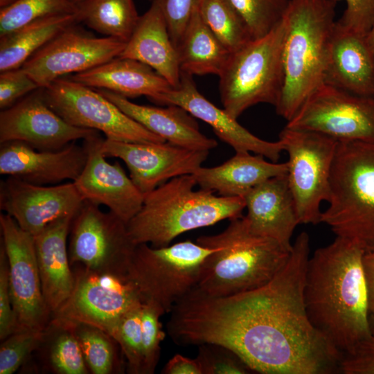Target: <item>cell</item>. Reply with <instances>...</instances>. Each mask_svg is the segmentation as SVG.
I'll return each mask as SVG.
<instances>
[{"mask_svg": "<svg viewBox=\"0 0 374 374\" xmlns=\"http://www.w3.org/2000/svg\"><path fill=\"white\" fill-rule=\"evenodd\" d=\"M310 236L301 232L278 273L256 289L212 296L195 287L171 310L167 330L179 345L221 344L251 371L330 374L343 355L310 321L304 288Z\"/></svg>", "mask_w": 374, "mask_h": 374, "instance_id": "cell-1", "label": "cell"}, {"mask_svg": "<svg viewBox=\"0 0 374 374\" xmlns=\"http://www.w3.org/2000/svg\"><path fill=\"white\" fill-rule=\"evenodd\" d=\"M356 243L336 236L309 258L304 288L308 317L343 356L371 335L362 259Z\"/></svg>", "mask_w": 374, "mask_h": 374, "instance_id": "cell-2", "label": "cell"}, {"mask_svg": "<svg viewBox=\"0 0 374 374\" xmlns=\"http://www.w3.org/2000/svg\"><path fill=\"white\" fill-rule=\"evenodd\" d=\"M338 0H290L283 19L284 82L276 113L289 121L324 83Z\"/></svg>", "mask_w": 374, "mask_h": 374, "instance_id": "cell-3", "label": "cell"}, {"mask_svg": "<svg viewBox=\"0 0 374 374\" xmlns=\"http://www.w3.org/2000/svg\"><path fill=\"white\" fill-rule=\"evenodd\" d=\"M192 174L184 175L144 195L140 210L127 224L133 242L166 247L184 233L242 216L246 206L243 197L196 190Z\"/></svg>", "mask_w": 374, "mask_h": 374, "instance_id": "cell-4", "label": "cell"}, {"mask_svg": "<svg viewBox=\"0 0 374 374\" xmlns=\"http://www.w3.org/2000/svg\"><path fill=\"white\" fill-rule=\"evenodd\" d=\"M196 242L212 248L205 259L197 288L212 296H228L261 287L287 262L291 250L256 235L244 216L230 220L221 233L202 235Z\"/></svg>", "mask_w": 374, "mask_h": 374, "instance_id": "cell-5", "label": "cell"}, {"mask_svg": "<svg viewBox=\"0 0 374 374\" xmlns=\"http://www.w3.org/2000/svg\"><path fill=\"white\" fill-rule=\"evenodd\" d=\"M321 222L364 251L374 248V140L338 141Z\"/></svg>", "mask_w": 374, "mask_h": 374, "instance_id": "cell-6", "label": "cell"}, {"mask_svg": "<svg viewBox=\"0 0 374 374\" xmlns=\"http://www.w3.org/2000/svg\"><path fill=\"white\" fill-rule=\"evenodd\" d=\"M283 20L266 35L231 53L219 75L224 109L237 119L260 103L277 104L284 82Z\"/></svg>", "mask_w": 374, "mask_h": 374, "instance_id": "cell-7", "label": "cell"}, {"mask_svg": "<svg viewBox=\"0 0 374 374\" xmlns=\"http://www.w3.org/2000/svg\"><path fill=\"white\" fill-rule=\"evenodd\" d=\"M213 250L190 240L163 247L136 244L127 276L143 302L153 301L169 313L197 287L203 263Z\"/></svg>", "mask_w": 374, "mask_h": 374, "instance_id": "cell-8", "label": "cell"}, {"mask_svg": "<svg viewBox=\"0 0 374 374\" xmlns=\"http://www.w3.org/2000/svg\"><path fill=\"white\" fill-rule=\"evenodd\" d=\"M288 154L287 179L300 224L321 223L330 198V177L338 141L324 134L285 127L279 134Z\"/></svg>", "mask_w": 374, "mask_h": 374, "instance_id": "cell-9", "label": "cell"}, {"mask_svg": "<svg viewBox=\"0 0 374 374\" xmlns=\"http://www.w3.org/2000/svg\"><path fill=\"white\" fill-rule=\"evenodd\" d=\"M71 266L81 265L99 272L127 276L136 244L127 224L100 206L84 202L73 217L69 235Z\"/></svg>", "mask_w": 374, "mask_h": 374, "instance_id": "cell-10", "label": "cell"}, {"mask_svg": "<svg viewBox=\"0 0 374 374\" xmlns=\"http://www.w3.org/2000/svg\"><path fill=\"white\" fill-rule=\"evenodd\" d=\"M42 89L48 105L71 125L101 132L106 139L113 141H166L125 114L95 88L69 78H60Z\"/></svg>", "mask_w": 374, "mask_h": 374, "instance_id": "cell-11", "label": "cell"}, {"mask_svg": "<svg viewBox=\"0 0 374 374\" xmlns=\"http://www.w3.org/2000/svg\"><path fill=\"white\" fill-rule=\"evenodd\" d=\"M74 266L73 291L51 318L91 325L110 335L127 312L143 303L127 276Z\"/></svg>", "mask_w": 374, "mask_h": 374, "instance_id": "cell-12", "label": "cell"}, {"mask_svg": "<svg viewBox=\"0 0 374 374\" xmlns=\"http://www.w3.org/2000/svg\"><path fill=\"white\" fill-rule=\"evenodd\" d=\"M285 127L316 132L337 141H373L374 98L323 83Z\"/></svg>", "mask_w": 374, "mask_h": 374, "instance_id": "cell-13", "label": "cell"}, {"mask_svg": "<svg viewBox=\"0 0 374 374\" xmlns=\"http://www.w3.org/2000/svg\"><path fill=\"white\" fill-rule=\"evenodd\" d=\"M1 242L8 262L9 286L18 330H44L52 314L42 292L34 236L10 215H0Z\"/></svg>", "mask_w": 374, "mask_h": 374, "instance_id": "cell-14", "label": "cell"}, {"mask_svg": "<svg viewBox=\"0 0 374 374\" xmlns=\"http://www.w3.org/2000/svg\"><path fill=\"white\" fill-rule=\"evenodd\" d=\"M79 24L69 26L21 66L40 88L64 75L84 72L118 57L126 42L111 37H98Z\"/></svg>", "mask_w": 374, "mask_h": 374, "instance_id": "cell-15", "label": "cell"}, {"mask_svg": "<svg viewBox=\"0 0 374 374\" xmlns=\"http://www.w3.org/2000/svg\"><path fill=\"white\" fill-rule=\"evenodd\" d=\"M100 151L105 157L118 158L126 164L130 177L143 195L174 177L193 174L209 154L167 141L134 143L106 138L101 141Z\"/></svg>", "mask_w": 374, "mask_h": 374, "instance_id": "cell-16", "label": "cell"}, {"mask_svg": "<svg viewBox=\"0 0 374 374\" xmlns=\"http://www.w3.org/2000/svg\"><path fill=\"white\" fill-rule=\"evenodd\" d=\"M98 133L66 122L48 105L42 88L0 113V143L18 141L38 150L54 151Z\"/></svg>", "mask_w": 374, "mask_h": 374, "instance_id": "cell-17", "label": "cell"}, {"mask_svg": "<svg viewBox=\"0 0 374 374\" xmlns=\"http://www.w3.org/2000/svg\"><path fill=\"white\" fill-rule=\"evenodd\" d=\"M84 200L73 181L43 186L8 177L0 184V208L35 235L55 220L75 216Z\"/></svg>", "mask_w": 374, "mask_h": 374, "instance_id": "cell-18", "label": "cell"}, {"mask_svg": "<svg viewBox=\"0 0 374 374\" xmlns=\"http://www.w3.org/2000/svg\"><path fill=\"white\" fill-rule=\"evenodd\" d=\"M102 139L98 133L83 140L87 160L73 183L84 200L107 207L127 224L140 210L144 195L119 163L107 161L100 151Z\"/></svg>", "mask_w": 374, "mask_h": 374, "instance_id": "cell-19", "label": "cell"}, {"mask_svg": "<svg viewBox=\"0 0 374 374\" xmlns=\"http://www.w3.org/2000/svg\"><path fill=\"white\" fill-rule=\"evenodd\" d=\"M193 75L181 72L177 87L159 94L152 100L163 105H177L195 118L210 125L222 141L235 152H249L260 154L276 162L284 151L282 142H271L260 139L242 126L224 109H220L208 100L197 89Z\"/></svg>", "mask_w": 374, "mask_h": 374, "instance_id": "cell-20", "label": "cell"}, {"mask_svg": "<svg viewBox=\"0 0 374 374\" xmlns=\"http://www.w3.org/2000/svg\"><path fill=\"white\" fill-rule=\"evenodd\" d=\"M0 144V174L37 185L73 181L87 160L86 148L75 142L54 151L38 150L18 141Z\"/></svg>", "mask_w": 374, "mask_h": 374, "instance_id": "cell-21", "label": "cell"}, {"mask_svg": "<svg viewBox=\"0 0 374 374\" xmlns=\"http://www.w3.org/2000/svg\"><path fill=\"white\" fill-rule=\"evenodd\" d=\"M244 216L253 233L271 238L288 250L299 220L286 175L270 178L250 190L244 197Z\"/></svg>", "mask_w": 374, "mask_h": 374, "instance_id": "cell-22", "label": "cell"}, {"mask_svg": "<svg viewBox=\"0 0 374 374\" xmlns=\"http://www.w3.org/2000/svg\"><path fill=\"white\" fill-rule=\"evenodd\" d=\"M324 84L374 98V57L366 35L348 29L336 21Z\"/></svg>", "mask_w": 374, "mask_h": 374, "instance_id": "cell-23", "label": "cell"}, {"mask_svg": "<svg viewBox=\"0 0 374 374\" xmlns=\"http://www.w3.org/2000/svg\"><path fill=\"white\" fill-rule=\"evenodd\" d=\"M73 217L55 220L33 235L42 292L51 314L69 297L74 286L67 245Z\"/></svg>", "mask_w": 374, "mask_h": 374, "instance_id": "cell-24", "label": "cell"}, {"mask_svg": "<svg viewBox=\"0 0 374 374\" xmlns=\"http://www.w3.org/2000/svg\"><path fill=\"white\" fill-rule=\"evenodd\" d=\"M96 89L130 118L167 142L195 150L210 151L217 145L215 139L200 132L195 118L179 106L141 105L114 92Z\"/></svg>", "mask_w": 374, "mask_h": 374, "instance_id": "cell-25", "label": "cell"}, {"mask_svg": "<svg viewBox=\"0 0 374 374\" xmlns=\"http://www.w3.org/2000/svg\"><path fill=\"white\" fill-rule=\"evenodd\" d=\"M142 62L165 78L172 87L181 79L177 50L166 19L154 4L141 16L118 56Z\"/></svg>", "mask_w": 374, "mask_h": 374, "instance_id": "cell-26", "label": "cell"}, {"mask_svg": "<svg viewBox=\"0 0 374 374\" xmlns=\"http://www.w3.org/2000/svg\"><path fill=\"white\" fill-rule=\"evenodd\" d=\"M260 154L235 152L224 163L212 168L202 166L192 175L200 188L224 197H243L253 187L287 171V162L266 161Z\"/></svg>", "mask_w": 374, "mask_h": 374, "instance_id": "cell-27", "label": "cell"}, {"mask_svg": "<svg viewBox=\"0 0 374 374\" xmlns=\"http://www.w3.org/2000/svg\"><path fill=\"white\" fill-rule=\"evenodd\" d=\"M69 78L128 99L145 96L152 100L159 94L172 87L149 66L135 60L121 57L84 72L75 73Z\"/></svg>", "mask_w": 374, "mask_h": 374, "instance_id": "cell-28", "label": "cell"}, {"mask_svg": "<svg viewBox=\"0 0 374 374\" xmlns=\"http://www.w3.org/2000/svg\"><path fill=\"white\" fill-rule=\"evenodd\" d=\"M181 72L219 76L231 53L202 19L199 8L188 21L177 46Z\"/></svg>", "mask_w": 374, "mask_h": 374, "instance_id": "cell-29", "label": "cell"}, {"mask_svg": "<svg viewBox=\"0 0 374 374\" xmlns=\"http://www.w3.org/2000/svg\"><path fill=\"white\" fill-rule=\"evenodd\" d=\"M74 24H78L75 15H52L0 37V71L21 67L58 33Z\"/></svg>", "mask_w": 374, "mask_h": 374, "instance_id": "cell-30", "label": "cell"}, {"mask_svg": "<svg viewBox=\"0 0 374 374\" xmlns=\"http://www.w3.org/2000/svg\"><path fill=\"white\" fill-rule=\"evenodd\" d=\"M76 6L78 24L125 42L140 17L134 0H84Z\"/></svg>", "mask_w": 374, "mask_h": 374, "instance_id": "cell-31", "label": "cell"}, {"mask_svg": "<svg viewBox=\"0 0 374 374\" xmlns=\"http://www.w3.org/2000/svg\"><path fill=\"white\" fill-rule=\"evenodd\" d=\"M40 347L48 367L58 374H87L89 371L71 321L51 318Z\"/></svg>", "mask_w": 374, "mask_h": 374, "instance_id": "cell-32", "label": "cell"}, {"mask_svg": "<svg viewBox=\"0 0 374 374\" xmlns=\"http://www.w3.org/2000/svg\"><path fill=\"white\" fill-rule=\"evenodd\" d=\"M71 323L91 373L112 374L123 371V361L119 355L121 350L110 335L91 325Z\"/></svg>", "mask_w": 374, "mask_h": 374, "instance_id": "cell-33", "label": "cell"}, {"mask_svg": "<svg viewBox=\"0 0 374 374\" xmlns=\"http://www.w3.org/2000/svg\"><path fill=\"white\" fill-rule=\"evenodd\" d=\"M199 11L205 23L230 53L253 39L245 21L230 0H203Z\"/></svg>", "mask_w": 374, "mask_h": 374, "instance_id": "cell-34", "label": "cell"}, {"mask_svg": "<svg viewBox=\"0 0 374 374\" xmlns=\"http://www.w3.org/2000/svg\"><path fill=\"white\" fill-rule=\"evenodd\" d=\"M77 6L70 0H16L0 9V37L40 18L75 15Z\"/></svg>", "mask_w": 374, "mask_h": 374, "instance_id": "cell-35", "label": "cell"}, {"mask_svg": "<svg viewBox=\"0 0 374 374\" xmlns=\"http://www.w3.org/2000/svg\"><path fill=\"white\" fill-rule=\"evenodd\" d=\"M245 21L252 39L268 34L283 20L290 0H230Z\"/></svg>", "mask_w": 374, "mask_h": 374, "instance_id": "cell-36", "label": "cell"}, {"mask_svg": "<svg viewBox=\"0 0 374 374\" xmlns=\"http://www.w3.org/2000/svg\"><path fill=\"white\" fill-rule=\"evenodd\" d=\"M142 305L127 312L110 333L119 345L126 360L127 371L130 374H142Z\"/></svg>", "mask_w": 374, "mask_h": 374, "instance_id": "cell-37", "label": "cell"}, {"mask_svg": "<svg viewBox=\"0 0 374 374\" xmlns=\"http://www.w3.org/2000/svg\"><path fill=\"white\" fill-rule=\"evenodd\" d=\"M166 314L157 303L148 301L141 308L142 374H153L159 362L161 344L165 338L160 317Z\"/></svg>", "mask_w": 374, "mask_h": 374, "instance_id": "cell-38", "label": "cell"}, {"mask_svg": "<svg viewBox=\"0 0 374 374\" xmlns=\"http://www.w3.org/2000/svg\"><path fill=\"white\" fill-rule=\"evenodd\" d=\"M44 330H19L2 340L0 346V374L16 372L30 354L39 348L44 339Z\"/></svg>", "mask_w": 374, "mask_h": 374, "instance_id": "cell-39", "label": "cell"}, {"mask_svg": "<svg viewBox=\"0 0 374 374\" xmlns=\"http://www.w3.org/2000/svg\"><path fill=\"white\" fill-rule=\"evenodd\" d=\"M202 374H246L251 370L232 350L221 344L204 343L198 345L195 357Z\"/></svg>", "mask_w": 374, "mask_h": 374, "instance_id": "cell-40", "label": "cell"}, {"mask_svg": "<svg viewBox=\"0 0 374 374\" xmlns=\"http://www.w3.org/2000/svg\"><path fill=\"white\" fill-rule=\"evenodd\" d=\"M162 12L176 48L193 11L203 0H150Z\"/></svg>", "mask_w": 374, "mask_h": 374, "instance_id": "cell-41", "label": "cell"}, {"mask_svg": "<svg viewBox=\"0 0 374 374\" xmlns=\"http://www.w3.org/2000/svg\"><path fill=\"white\" fill-rule=\"evenodd\" d=\"M39 88L22 67L1 72V109L12 106L21 98Z\"/></svg>", "mask_w": 374, "mask_h": 374, "instance_id": "cell-42", "label": "cell"}, {"mask_svg": "<svg viewBox=\"0 0 374 374\" xmlns=\"http://www.w3.org/2000/svg\"><path fill=\"white\" fill-rule=\"evenodd\" d=\"M18 330L13 311L10 286L9 269L6 253L3 244L0 247V339H6Z\"/></svg>", "mask_w": 374, "mask_h": 374, "instance_id": "cell-43", "label": "cell"}, {"mask_svg": "<svg viewBox=\"0 0 374 374\" xmlns=\"http://www.w3.org/2000/svg\"><path fill=\"white\" fill-rule=\"evenodd\" d=\"M344 1L346 9L337 22L348 29L366 35L374 20V0Z\"/></svg>", "mask_w": 374, "mask_h": 374, "instance_id": "cell-44", "label": "cell"}, {"mask_svg": "<svg viewBox=\"0 0 374 374\" xmlns=\"http://www.w3.org/2000/svg\"><path fill=\"white\" fill-rule=\"evenodd\" d=\"M339 371L344 374H374V336L361 341L344 355Z\"/></svg>", "mask_w": 374, "mask_h": 374, "instance_id": "cell-45", "label": "cell"}, {"mask_svg": "<svg viewBox=\"0 0 374 374\" xmlns=\"http://www.w3.org/2000/svg\"><path fill=\"white\" fill-rule=\"evenodd\" d=\"M162 374H202L196 358L190 359L180 354L170 358L161 372Z\"/></svg>", "mask_w": 374, "mask_h": 374, "instance_id": "cell-46", "label": "cell"}, {"mask_svg": "<svg viewBox=\"0 0 374 374\" xmlns=\"http://www.w3.org/2000/svg\"><path fill=\"white\" fill-rule=\"evenodd\" d=\"M367 293L368 316H374V254L364 253L362 259Z\"/></svg>", "mask_w": 374, "mask_h": 374, "instance_id": "cell-47", "label": "cell"}, {"mask_svg": "<svg viewBox=\"0 0 374 374\" xmlns=\"http://www.w3.org/2000/svg\"><path fill=\"white\" fill-rule=\"evenodd\" d=\"M366 40L374 57V20L368 33L366 35Z\"/></svg>", "mask_w": 374, "mask_h": 374, "instance_id": "cell-48", "label": "cell"}, {"mask_svg": "<svg viewBox=\"0 0 374 374\" xmlns=\"http://www.w3.org/2000/svg\"><path fill=\"white\" fill-rule=\"evenodd\" d=\"M16 0H0V8L6 7L13 2H15Z\"/></svg>", "mask_w": 374, "mask_h": 374, "instance_id": "cell-49", "label": "cell"}, {"mask_svg": "<svg viewBox=\"0 0 374 374\" xmlns=\"http://www.w3.org/2000/svg\"><path fill=\"white\" fill-rule=\"evenodd\" d=\"M368 320L371 335L374 336V316H368Z\"/></svg>", "mask_w": 374, "mask_h": 374, "instance_id": "cell-50", "label": "cell"}, {"mask_svg": "<svg viewBox=\"0 0 374 374\" xmlns=\"http://www.w3.org/2000/svg\"><path fill=\"white\" fill-rule=\"evenodd\" d=\"M84 0H70V1H71L75 5H78V3H81Z\"/></svg>", "mask_w": 374, "mask_h": 374, "instance_id": "cell-51", "label": "cell"}, {"mask_svg": "<svg viewBox=\"0 0 374 374\" xmlns=\"http://www.w3.org/2000/svg\"><path fill=\"white\" fill-rule=\"evenodd\" d=\"M371 253H373L374 254V248L372 250V251H371Z\"/></svg>", "mask_w": 374, "mask_h": 374, "instance_id": "cell-52", "label": "cell"}]
</instances>
